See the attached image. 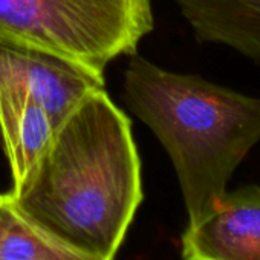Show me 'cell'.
<instances>
[{
	"instance_id": "obj_6",
	"label": "cell",
	"mask_w": 260,
	"mask_h": 260,
	"mask_svg": "<svg viewBox=\"0 0 260 260\" xmlns=\"http://www.w3.org/2000/svg\"><path fill=\"white\" fill-rule=\"evenodd\" d=\"M201 43L225 46L260 66V0H173Z\"/></svg>"
},
{
	"instance_id": "obj_10",
	"label": "cell",
	"mask_w": 260,
	"mask_h": 260,
	"mask_svg": "<svg viewBox=\"0 0 260 260\" xmlns=\"http://www.w3.org/2000/svg\"><path fill=\"white\" fill-rule=\"evenodd\" d=\"M0 146H2V137H0Z\"/></svg>"
},
{
	"instance_id": "obj_3",
	"label": "cell",
	"mask_w": 260,
	"mask_h": 260,
	"mask_svg": "<svg viewBox=\"0 0 260 260\" xmlns=\"http://www.w3.org/2000/svg\"><path fill=\"white\" fill-rule=\"evenodd\" d=\"M153 29L150 0H0V40L40 49L104 78Z\"/></svg>"
},
{
	"instance_id": "obj_7",
	"label": "cell",
	"mask_w": 260,
	"mask_h": 260,
	"mask_svg": "<svg viewBox=\"0 0 260 260\" xmlns=\"http://www.w3.org/2000/svg\"><path fill=\"white\" fill-rule=\"evenodd\" d=\"M57 127L40 104L25 96L0 92V137L11 170V191L26 181Z\"/></svg>"
},
{
	"instance_id": "obj_2",
	"label": "cell",
	"mask_w": 260,
	"mask_h": 260,
	"mask_svg": "<svg viewBox=\"0 0 260 260\" xmlns=\"http://www.w3.org/2000/svg\"><path fill=\"white\" fill-rule=\"evenodd\" d=\"M124 98L167 150L188 225L202 220L260 143V96L170 72L135 55L125 71Z\"/></svg>"
},
{
	"instance_id": "obj_8",
	"label": "cell",
	"mask_w": 260,
	"mask_h": 260,
	"mask_svg": "<svg viewBox=\"0 0 260 260\" xmlns=\"http://www.w3.org/2000/svg\"><path fill=\"white\" fill-rule=\"evenodd\" d=\"M0 260H107L48 230L16 207L10 193L0 208Z\"/></svg>"
},
{
	"instance_id": "obj_9",
	"label": "cell",
	"mask_w": 260,
	"mask_h": 260,
	"mask_svg": "<svg viewBox=\"0 0 260 260\" xmlns=\"http://www.w3.org/2000/svg\"><path fill=\"white\" fill-rule=\"evenodd\" d=\"M5 199H7V193L5 194H0V208H2V205L5 204Z\"/></svg>"
},
{
	"instance_id": "obj_4",
	"label": "cell",
	"mask_w": 260,
	"mask_h": 260,
	"mask_svg": "<svg viewBox=\"0 0 260 260\" xmlns=\"http://www.w3.org/2000/svg\"><path fill=\"white\" fill-rule=\"evenodd\" d=\"M101 87L104 78L64 58L0 40V92L40 104L57 125Z\"/></svg>"
},
{
	"instance_id": "obj_5",
	"label": "cell",
	"mask_w": 260,
	"mask_h": 260,
	"mask_svg": "<svg viewBox=\"0 0 260 260\" xmlns=\"http://www.w3.org/2000/svg\"><path fill=\"white\" fill-rule=\"evenodd\" d=\"M184 260H260V185L226 191L202 220L187 225Z\"/></svg>"
},
{
	"instance_id": "obj_1",
	"label": "cell",
	"mask_w": 260,
	"mask_h": 260,
	"mask_svg": "<svg viewBox=\"0 0 260 260\" xmlns=\"http://www.w3.org/2000/svg\"><path fill=\"white\" fill-rule=\"evenodd\" d=\"M10 194L48 230L115 260L143 202V182L132 122L104 87L60 122L26 181Z\"/></svg>"
}]
</instances>
